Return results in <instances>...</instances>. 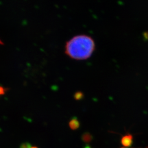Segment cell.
<instances>
[{"instance_id":"3957f363","label":"cell","mask_w":148,"mask_h":148,"mask_svg":"<svg viewBox=\"0 0 148 148\" xmlns=\"http://www.w3.org/2000/svg\"><path fill=\"white\" fill-rule=\"evenodd\" d=\"M79 122L77 118H73L69 122V126L72 130H76L79 127Z\"/></svg>"},{"instance_id":"7c38bea8","label":"cell","mask_w":148,"mask_h":148,"mask_svg":"<svg viewBox=\"0 0 148 148\" xmlns=\"http://www.w3.org/2000/svg\"><path fill=\"white\" fill-rule=\"evenodd\" d=\"M125 148V147H122V148Z\"/></svg>"},{"instance_id":"52a82bcc","label":"cell","mask_w":148,"mask_h":148,"mask_svg":"<svg viewBox=\"0 0 148 148\" xmlns=\"http://www.w3.org/2000/svg\"><path fill=\"white\" fill-rule=\"evenodd\" d=\"M6 90H7L6 88H4V87H2V86H0V95H4Z\"/></svg>"},{"instance_id":"6da1fadb","label":"cell","mask_w":148,"mask_h":148,"mask_svg":"<svg viewBox=\"0 0 148 148\" xmlns=\"http://www.w3.org/2000/svg\"><path fill=\"white\" fill-rule=\"evenodd\" d=\"M95 49L93 39L88 35L75 36L65 45V53L71 58L84 60L90 57Z\"/></svg>"},{"instance_id":"8992f818","label":"cell","mask_w":148,"mask_h":148,"mask_svg":"<svg viewBox=\"0 0 148 148\" xmlns=\"http://www.w3.org/2000/svg\"><path fill=\"white\" fill-rule=\"evenodd\" d=\"M32 145L31 144L27 142H25V143H23L21 145L20 148H32Z\"/></svg>"},{"instance_id":"7a4b0ae2","label":"cell","mask_w":148,"mask_h":148,"mask_svg":"<svg viewBox=\"0 0 148 148\" xmlns=\"http://www.w3.org/2000/svg\"><path fill=\"white\" fill-rule=\"evenodd\" d=\"M121 144L125 148H128L132 146L133 143V137L131 134H127L123 136L121 140Z\"/></svg>"},{"instance_id":"4fadbf2b","label":"cell","mask_w":148,"mask_h":148,"mask_svg":"<svg viewBox=\"0 0 148 148\" xmlns=\"http://www.w3.org/2000/svg\"></svg>"},{"instance_id":"277c9868","label":"cell","mask_w":148,"mask_h":148,"mask_svg":"<svg viewBox=\"0 0 148 148\" xmlns=\"http://www.w3.org/2000/svg\"><path fill=\"white\" fill-rule=\"evenodd\" d=\"M93 139L92 136L90 133L85 132L82 136V140L86 143H90Z\"/></svg>"},{"instance_id":"9c48e42d","label":"cell","mask_w":148,"mask_h":148,"mask_svg":"<svg viewBox=\"0 0 148 148\" xmlns=\"http://www.w3.org/2000/svg\"><path fill=\"white\" fill-rule=\"evenodd\" d=\"M85 148H90V147L89 145H87V146H86V147H85Z\"/></svg>"},{"instance_id":"5b68a950","label":"cell","mask_w":148,"mask_h":148,"mask_svg":"<svg viewBox=\"0 0 148 148\" xmlns=\"http://www.w3.org/2000/svg\"><path fill=\"white\" fill-rule=\"evenodd\" d=\"M83 97H84V95L81 92H77L74 95V98L76 101L81 100L83 98Z\"/></svg>"},{"instance_id":"8fae6325","label":"cell","mask_w":148,"mask_h":148,"mask_svg":"<svg viewBox=\"0 0 148 148\" xmlns=\"http://www.w3.org/2000/svg\"><path fill=\"white\" fill-rule=\"evenodd\" d=\"M0 44H3V42L1 41V40H0Z\"/></svg>"},{"instance_id":"ba28073f","label":"cell","mask_w":148,"mask_h":148,"mask_svg":"<svg viewBox=\"0 0 148 148\" xmlns=\"http://www.w3.org/2000/svg\"><path fill=\"white\" fill-rule=\"evenodd\" d=\"M143 36L145 39L148 40V32H145L143 34Z\"/></svg>"},{"instance_id":"30bf717a","label":"cell","mask_w":148,"mask_h":148,"mask_svg":"<svg viewBox=\"0 0 148 148\" xmlns=\"http://www.w3.org/2000/svg\"><path fill=\"white\" fill-rule=\"evenodd\" d=\"M32 148H38L37 147H32Z\"/></svg>"}]
</instances>
